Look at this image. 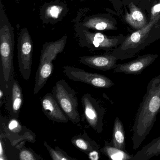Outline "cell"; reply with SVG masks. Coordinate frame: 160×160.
Returning <instances> with one entry per match:
<instances>
[{
	"instance_id": "1",
	"label": "cell",
	"mask_w": 160,
	"mask_h": 160,
	"mask_svg": "<svg viewBox=\"0 0 160 160\" xmlns=\"http://www.w3.org/2000/svg\"><path fill=\"white\" fill-rule=\"evenodd\" d=\"M160 113V74L153 78L148 84L132 126L133 148L140 147L149 134Z\"/></svg>"
},
{
	"instance_id": "2",
	"label": "cell",
	"mask_w": 160,
	"mask_h": 160,
	"mask_svg": "<svg viewBox=\"0 0 160 160\" xmlns=\"http://www.w3.org/2000/svg\"><path fill=\"white\" fill-rule=\"evenodd\" d=\"M14 29L0 0V56L1 70L4 84L8 89L13 80Z\"/></svg>"
},
{
	"instance_id": "3",
	"label": "cell",
	"mask_w": 160,
	"mask_h": 160,
	"mask_svg": "<svg viewBox=\"0 0 160 160\" xmlns=\"http://www.w3.org/2000/svg\"><path fill=\"white\" fill-rule=\"evenodd\" d=\"M51 93L69 119L75 124H79L80 118L76 92L65 80L62 79L56 83Z\"/></svg>"
},
{
	"instance_id": "4",
	"label": "cell",
	"mask_w": 160,
	"mask_h": 160,
	"mask_svg": "<svg viewBox=\"0 0 160 160\" xmlns=\"http://www.w3.org/2000/svg\"><path fill=\"white\" fill-rule=\"evenodd\" d=\"M33 43L27 28L21 29L18 38V59L19 71L24 80L30 78L32 65Z\"/></svg>"
},
{
	"instance_id": "5",
	"label": "cell",
	"mask_w": 160,
	"mask_h": 160,
	"mask_svg": "<svg viewBox=\"0 0 160 160\" xmlns=\"http://www.w3.org/2000/svg\"><path fill=\"white\" fill-rule=\"evenodd\" d=\"M75 30L79 45L91 51L111 50L119 44L118 39L101 32H92L83 29H75Z\"/></svg>"
},
{
	"instance_id": "6",
	"label": "cell",
	"mask_w": 160,
	"mask_h": 160,
	"mask_svg": "<svg viewBox=\"0 0 160 160\" xmlns=\"http://www.w3.org/2000/svg\"><path fill=\"white\" fill-rule=\"evenodd\" d=\"M63 72L70 80L83 82L96 88L107 89L115 84L112 80L105 76L88 72L72 66H64Z\"/></svg>"
},
{
	"instance_id": "7",
	"label": "cell",
	"mask_w": 160,
	"mask_h": 160,
	"mask_svg": "<svg viewBox=\"0 0 160 160\" xmlns=\"http://www.w3.org/2000/svg\"><path fill=\"white\" fill-rule=\"evenodd\" d=\"M81 102L87 122L94 131L98 133H101L104 125L103 118L105 113L104 108L90 93H86L82 96Z\"/></svg>"
},
{
	"instance_id": "8",
	"label": "cell",
	"mask_w": 160,
	"mask_h": 160,
	"mask_svg": "<svg viewBox=\"0 0 160 160\" xmlns=\"http://www.w3.org/2000/svg\"><path fill=\"white\" fill-rule=\"evenodd\" d=\"M68 12L67 5L57 1L45 4L41 9L40 17L43 23L54 24L61 21Z\"/></svg>"
},
{
	"instance_id": "9",
	"label": "cell",
	"mask_w": 160,
	"mask_h": 160,
	"mask_svg": "<svg viewBox=\"0 0 160 160\" xmlns=\"http://www.w3.org/2000/svg\"><path fill=\"white\" fill-rule=\"evenodd\" d=\"M75 29L108 31L117 29V28L114 22L104 15H96L87 17L76 22Z\"/></svg>"
},
{
	"instance_id": "10",
	"label": "cell",
	"mask_w": 160,
	"mask_h": 160,
	"mask_svg": "<svg viewBox=\"0 0 160 160\" xmlns=\"http://www.w3.org/2000/svg\"><path fill=\"white\" fill-rule=\"evenodd\" d=\"M157 55H148L140 56L137 58L123 64H118L114 69V72L123 73L126 74L138 75L157 58Z\"/></svg>"
},
{
	"instance_id": "11",
	"label": "cell",
	"mask_w": 160,
	"mask_h": 160,
	"mask_svg": "<svg viewBox=\"0 0 160 160\" xmlns=\"http://www.w3.org/2000/svg\"><path fill=\"white\" fill-rule=\"evenodd\" d=\"M42 109L48 119L62 123H67L68 117L53 97L52 93L46 94L41 100Z\"/></svg>"
},
{
	"instance_id": "12",
	"label": "cell",
	"mask_w": 160,
	"mask_h": 160,
	"mask_svg": "<svg viewBox=\"0 0 160 160\" xmlns=\"http://www.w3.org/2000/svg\"><path fill=\"white\" fill-rule=\"evenodd\" d=\"M117 60L118 59L113 55L104 54L80 57L79 62L90 68L107 71L117 68L118 66Z\"/></svg>"
},
{
	"instance_id": "13",
	"label": "cell",
	"mask_w": 160,
	"mask_h": 160,
	"mask_svg": "<svg viewBox=\"0 0 160 160\" xmlns=\"http://www.w3.org/2000/svg\"><path fill=\"white\" fill-rule=\"evenodd\" d=\"M68 40L67 34L55 42H46L41 50L40 63L45 62H53L59 53L64 50Z\"/></svg>"
},
{
	"instance_id": "14",
	"label": "cell",
	"mask_w": 160,
	"mask_h": 160,
	"mask_svg": "<svg viewBox=\"0 0 160 160\" xmlns=\"http://www.w3.org/2000/svg\"><path fill=\"white\" fill-rule=\"evenodd\" d=\"M11 88L8 107L11 116L14 118L17 119L23 104V92L19 83L17 80L13 81Z\"/></svg>"
},
{
	"instance_id": "15",
	"label": "cell",
	"mask_w": 160,
	"mask_h": 160,
	"mask_svg": "<svg viewBox=\"0 0 160 160\" xmlns=\"http://www.w3.org/2000/svg\"><path fill=\"white\" fill-rule=\"evenodd\" d=\"M54 70L53 62H45L39 63V67L35 76V86L33 90L34 94H38L46 84Z\"/></svg>"
},
{
	"instance_id": "16",
	"label": "cell",
	"mask_w": 160,
	"mask_h": 160,
	"mask_svg": "<svg viewBox=\"0 0 160 160\" xmlns=\"http://www.w3.org/2000/svg\"><path fill=\"white\" fill-rule=\"evenodd\" d=\"M130 13L126 12L125 21L129 25L136 29H140L147 25V19L142 11L132 2L129 4Z\"/></svg>"
},
{
	"instance_id": "17",
	"label": "cell",
	"mask_w": 160,
	"mask_h": 160,
	"mask_svg": "<svg viewBox=\"0 0 160 160\" xmlns=\"http://www.w3.org/2000/svg\"><path fill=\"white\" fill-rule=\"evenodd\" d=\"M160 155V136L144 146L133 155L131 160H148Z\"/></svg>"
},
{
	"instance_id": "18",
	"label": "cell",
	"mask_w": 160,
	"mask_h": 160,
	"mask_svg": "<svg viewBox=\"0 0 160 160\" xmlns=\"http://www.w3.org/2000/svg\"><path fill=\"white\" fill-rule=\"evenodd\" d=\"M72 143L78 149L88 154L93 151H99V146L95 141L92 140L85 131L84 133L75 136L72 139Z\"/></svg>"
},
{
	"instance_id": "19",
	"label": "cell",
	"mask_w": 160,
	"mask_h": 160,
	"mask_svg": "<svg viewBox=\"0 0 160 160\" xmlns=\"http://www.w3.org/2000/svg\"><path fill=\"white\" fill-rule=\"evenodd\" d=\"M113 146L124 151L127 152L125 144V135L123 123L118 118L114 121L112 139L111 141Z\"/></svg>"
},
{
	"instance_id": "20",
	"label": "cell",
	"mask_w": 160,
	"mask_h": 160,
	"mask_svg": "<svg viewBox=\"0 0 160 160\" xmlns=\"http://www.w3.org/2000/svg\"><path fill=\"white\" fill-rule=\"evenodd\" d=\"M100 151L109 159L113 160H129L133 155L129 154L128 152L124 151L113 146L111 142L106 141L104 146Z\"/></svg>"
},
{
	"instance_id": "21",
	"label": "cell",
	"mask_w": 160,
	"mask_h": 160,
	"mask_svg": "<svg viewBox=\"0 0 160 160\" xmlns=\"http://www.w3.org/2000/svg\"><path fill=\"white\" fill-rule=\"evenodd\" d=\"M44 145L48 151L49 154L51 158L53 160H75L74 158H72L68 155L65 152L60 148L58 147H56L55 149L51 148L48 144L46 141L44 142Z\"/></svg>"
},
{
	"instance_id": "22",
	"label": "cell",
	"mask_w": 160,
	"mask_h": 160,
	"mask_svg": "<svg viewBox=\"0 0 160 160\" xmlns=\"http://www.w3.org/2000/svg\"><path fill=\"white\" fill-rule=\"evenodd\" d=\"M19 159L20 160H38L42 159V158L36 154L32 150L23 148L19 152Z\"/></svg>"
},
{
	"instance_id": "23",
	"label": "cell",
	"mask_w": 160,
	"mask_h": 160,
	"mask_svg": "<svg viewBox=\"0 0 160 160\" xmlns=\"http://www.w3.org/2000/svg\"><path fill=\"white\" fill-rule=\"evenodd\" d=\"M16 118H13L11 120L8 125L9 130L13 132H18L21 130V126Z\"/></svg>"
},
{
	"instance_id": "24",
	"label": "cell",
	"mask_w": 160,
	"mask_h": 160,
	"mask_svg": "<svg viewBox=\"0 0 160 160\" xmlns=\"http://www.w3.org/2000/svg\"><path fill=\"white\" fill-rule=\"evenodd\" d=\"M157 18H160V2L154 5L151 10L150 20H153Z\"/></svg>"
},
{
	"instance_id": "25",
	"label": "cell",
	"mask_w": 160,
	"mask_h": 160,
	"mask_svg": "<svg viewBox=\"0 0 160 160\" xmlns=\"http://www.w3.org/2000/svg\"><path fill=\"white\" fill-rule=\"evenodd\" d=\"M7 160V158L4 152V143L1 139L0 140V160Z\"/></svg>"
},
{
	"instance_id": "26",
	"label": "cell",
	"mask_w": 160,
	"mask_h": 160,
	"mask_svg": "<svg viewBox=\"0 0 160 160\" xmlns=\"http://www.w3.org/2000/svg\"><path fill=\"white\" fill-rule=\"evenodd\" d=\"M89 158L91 160H97L99 159V152L98 151H93L88 154Z\"/></svg>"
},
{
	"instance_id": "27",
	"label": "cell",
	"mask_w": 160,
	"mask_h": 160,
	"mask_svg": "<svg viewBox=\"0 0 160 160\" xmlns=\"http://www.w3.org/2000/svg\"><path fill=\"white\" fill-rule=\"evenodd\" d=\"M3 95H4V93H3V90L2 89L0 90V99L2 100V97H3Z\"/></svg>"
},
{
	"instance_id": "28",
	"label": "cell",
	"mask_w": 160,
	"mask_h": 160,
	"mask_svg": "<svg viewBox=\"0 0 160 160\" xmlns=\"http://www.w3.org/2000/svg\"><path fill=\"white\" fill-rule=\"evenodd\" d=\"M16 1L17 2H18V3H19V2H20V0H16Z\"/></svg>"
},
{
	"instance_id": "29",
	"label": "cell",
	"mask_w": 160,
	"mask_h": 160,
	"mask_svg": "<svg viewBox=\"0 0 160 160\" xmlns=\"http://www.w3.org/2000/svg\"></svg>"
}]
</instances>
